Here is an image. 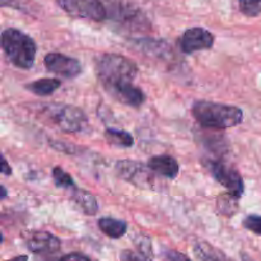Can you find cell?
<instances>
[{"label": "cell", "mask_w": 261, "mask_h": 261, "mask_svg": "<svg viewBox=\"0 0 261 261\" xmlns=\"http://www.w3.org/2000/svg\"><path fill=\"white\" fill-rule=\"evenodd\" d=\"M191 114L205 129L224 130L244 121V112L240 107L212 101L194 102Z\"/></svg>", "instance_id": "6da1fadb"}, {"label": "cell", "mask_w": 261, "mask_h": 261, "mask_svg": "<svg viewBox=\"0 0 261 261\" xmlns=\"http://www.w3.org/2000/svg\"><path fill=\"white\" fill-rule=\"evenodd\" d=\"M2 47L8 60L19 69H31L35 64L37 46L33 38L17 28H5L2 32Z\"/></svg>", "instance_id": "7a4b0ae2"}, {"label": "cell", "mask_w": 261, "mask_h": 261, "mask_svg": "<svg viewBox=\"0 0 261 261\" xmlns=\"http://www.w3.org/2000/svg\"><path fill=\"white\" fill-rule=\"evenodd\" d=\"M96 73L105 88L111 84L134 82L138 65L119 54H102L96 59Z\"/></svg>", "instance_id": "3957f363"}, {"label": "cell", "mask_w": 261, "mask_h": 261, "mask_svg": "<svg viewBox=\"0 0 261 261\" xmlns=\"http://www.w3.org/2000/svg\"><path fill=\"white\" fill-rule=\"evenodd\" d=\"M42 119L64 133L83 132L88 125V117L79 107L66 103H43L40 106Z\"/></svg>", "instance_id": "277c9868"}, {"label": "cell", "mask_w": 261, "mask_h": 261, "mask_svg": "<svg viewBox=\"0 0 261 261\" xmlns=\"http://www.w3.org/2000/svg\"><path fill=\"white\" fill-rule=\"evenodd\" d=\"M115 172L126 182L132 184L135 188L142 190L154 191L158 189L157 173L150 170L149 166H145L138 161L120 160L115 165Z\"/></svg>", "instance_id": "5b68a950"}, {"label": "cell", "mask_w": 261, "mask_h": 261, "mask_svg": "<svg viewBox=\"0 0 261 261\" xmlns=\"http://www.w3.org/2000/svg\"><path fill=\"white\" fill-rule=\"evenodd\" d=\"M107 9V18L115 20L122 27L129 30H148L149 28V20L147 19L144 13L125 0H114L109 2Z\"/></svg>", "instance_id": "8992f818"}, {"label": "cell", "mask_w": 261, "mask_h": 261, "mask_svg": "<svg viewBox=\"0 0 261 261\" xmlns=\"http://www.w3.org/2000/svg\"><path fill=\"white\" fill-rule=\"evenodd\" d=\"M205 167L212 173L214 178L227 189L229 193L234 194L236 196L241 198L245 191V184L242 176L239 171L232 166L217 160H208L205 162Z\"/></svg>", "instance_id": "52a82bcc"}, {"label": "cell", "mask_w": 261, "mask_h": 261, "mask_svg": "<svg viewBox=\"0 0 261 261\" xmlns=\"http://www.w3.org/2000/svg\"><path fill=\"white\" fill-rule=\"evenodd\" d=\"M59 7L71 17L101 22L107 18V9L101 0H56Z\"/></svg>", "instance_id": "ba28073f"}, {"label": "cell", "mask_w": 261, "mask_h": 261, "mask_svg": "<svg viewBox=\"0 0 261 261\" xmlns=\"http://www.w3.org/2000/svg\"><path fill=\"white\" fill-rule=\"evenodd\" d=\"M46 69L65 79H74L82 73V65L76 59L60 53H50L43 59Z\"/></svg>", "instance_id": "9c48e42d"}, {"label": "cell", "mask_w": 261, "mask_h": 261, "mask_svg": "<svg viewBox=\"0 0 261 261\" xmlns=\"http://www.w3.org/2000/svg\"><path fill=\"white\" fill-rule=\"evenodd\" d=\"M214 45V36L203 27H191L180 38V48L184 54L209 50Z\"/></svg>", "instance_id": "30bf717a"}, {"label": "cell", "mask_w": 261, "mask_h": 261, "mask_svg": "<svg viewBox=\"0 0 261 261\" xmlns=\"http://www.w3.org/2000/svg\"><path fill=\"white\" fill-rule=\"evenodd\" d=\"M107 92L114 97L116 101L126 105V106L139 109L145 101V93L139 88L134 86L133 82H124V83L111 84L109 87H105Z\"/></svg>", "instance_id": "8fae6325"}, {"label": "cell", "mask_w": 261, "mask_h": 261, "mask_svg": "<svg viewBox=\"0 0 261 261\" xmlns=\"http://www.w3.org/2000/svg\"><path fill=\"white\" fill-rule=\"evenodd\" d=\"M25 245L31 252L37 255L55 254L60 250V240L46 231H32L25 237Z\"/></svg>", "instance_id": "7c38bea8"}, {"label": "cell", "mask_w": 261, "mask_h": 261, "mask_svg": "<svg viewBox=\"0 0 261 261\" xmlns=\"http://www.w3.org/2000/svg\"><path fill=\"white\" fill-rule=\"evenodd\" d=\"M148 166L153 172L168 180H175L180 173V165L172 155L160 154L150 157L148 161Z\"/></svg>", "instance_id": "4fadbf2b"}, {"label": "cell", "mask_w": 261, "mask_h": 261, "mask_svg": "<svg viewBox=\"0 0 261 261\" xmlns=\"http://www.w3.org/2000/svg\"><path fill=\"white\" fill-rule=\"evenodd\" d=\"M71 195L70 199L84 214L87 216H94V214L98 212V203H97V199L94 198V195H92L91 193H88L87 190L79 188H73L71 189Z\"/></svg>", "instance_id": "5bb4252c"}, {"label": "cell", "mask_w": 261, "mask_h": 261, "mask_svg": "<svg viewBox=\"0 0 261 261\" xmlns=\"http://www.w3.org/2000/svg\"><path fill=\"white\" fill-rule=\"evenodd\" d=\"M138 47L142 48L147 55L154 56V58H163L167 59L172 55V50L171 46L168 45L166 41L162 40H145V38H140L137 41Z\"/></svg>", "instance_id": "9a60e30c"}, {"label": "cell", "mask_w": 261, "mask_h": 261, "mask_svg": "<svg viewBox=\"0 0 261 261\" xmlns=\"http://www.w3.org/2000/svg\"><path fill=\"white\" fill-rule=\"evenodd\" d=\"M98 228L110 239H120L127 231V224L121 219L111 218V217H102L98 219Z\"/></svg>", "instance_id": "2e32d148"}, {"label": "cell", "mask_w": 261, "mask_h": 261, "mask_svg": "<svg viewBox=\"0 0 261 261\" xmlns=\"http://www.w3.org/2000/svg\"><path fill=\"white\" fill-rule=\"evenodd\" d=\"M60 86L61 82L59 79L42 78L25 84V89H28L31 93L36 94L38 97H47L51 96L54 92H56V89Z\"/></svg>", "instance_id": "e0dca14e"}, {"label": "cell", "mask_w": 261, "mask_h": 261, "mask_svg": "<svg viewBox=\"0 0 261 261\" xmlns=\"http://www.w3.org/2000/svg\"><path fill=\"white\" fill-rule=\"evenodd\" d=\"M105 139L107 143L115 147L120 148H130L134 145V138L130 133L125 132V130L114 129V127H107L105 130Z\"/></svg>", "instance_id": "ac0fdd59"}, {"label": "cell", "mask_w": 261, "mask_h": 261, "mask_svg": "<svg viewBox=\"0 0 261 261\" xmlns=\"http://www.w3.org/2000/svg\"><path fill=\"white\" fill-rule=\"evenodd\" d=\"M241 198L236 196L232 193H226L222 194L221 196H218L217 199V209L221 214L226 217L233 216L234 213H237L239 211V200Z\"/></svg>", "instance_id": "d6986e66"}, {"label": "cell", "mask_w": 261, "mask_h": 261, "mask_svg": "<svg viewBox=\"0 0 261 261\" xmlns=\"http://www.w3.org/2000/svg\"><path fill=\"white\" fill-rule=\"evenodd\" d=\"M194 254L200 261H223L221 252L214 249L208 242H198L194 246Z\"/></svg>", "instance_id": "ffe728a7"}, {"label": "cell", "mask_w": 261, "mask_h": 261, "mask_svg": "<svg viewBox=\"0 0 261 261\" xmlns=\"http://www.w3.org/2000/svg\"><path fill=\"white\" fill-rule=\"evenodd\" d=\"M53 178L54 182H55V185L58 186V188L65 189V190H71L73 188H75L73 177H71L66 171H64L61 167L53 168Z\"/></svg>", "instance_id": "44dd1931"}, {"label": "cell", "mask_w": 261, "mask_h": 261, "mask_svg": "<svg viewBox=\"0 0 261 261\" xmlns=\"http://www.w3.org/2000/svg\"><path fill=\"white\" fill-rule=\"evenodd\" d=\"M239 7L246 17H257L261 14V0H239Z\"/></svg>", "instance_id": "7402d4cb"}, {"label": "cell", "mask_w": 261, "mask_h": 261, "mask_svg": "<svg viewBox=\"0 0 261 261\" xmlns=\"http://www.w3.org/2000/svg\"><path fill=\"white\" fill-rule=\"evenodd\" d=\"M242 226L246 229L251 231L252 233L261 236V216L259 214H250L242 222Z\"/></svg>", "instance_id": "603a6c76"}, {"label": "cell", "mask_w": 261, "mask_h": 261, "mask_svg": "<svg viewBox=\"0 0 261 261\" xmlns=\"http://www.w3.org/2000/svg\"><path fill=\"white\" fill-rule=\"evenodd\" d=\"M50 145L53 148H55L56 150L63 153H68V154H75L76 147L73 144H66L63 142H50Z\"/></svg>", "instance_id": "cb8c5ba5"}, {"label": "cell", "mask_w": 261, "mask_h": 261, "mask_svg": "<svg viewBox=\"0 0 261 261\" xmlns=\"http://www.w3.org/2000/svg\"><path fill=\"white\" fill-rule=\"evenodd\" d=\"M137 246L139 247L144 256H150L152 255V247H150V241L148 237L140 236L139 241H137Z\"/></svg>", "instance_id": "d4e9b609"}, {"label": "cell", "mask_w": 261, "mask_h": 261, "mask_svg": "<svg viewBox=\"0 0 261 261\" xmlns=\"http://www.w3.org/2000/svg\"><path fill=\"white\" fill-rule=\"evenodd\" d=\"M121 261H149L148 257H145L144 255L137 254V252H133L130 250H125L121 252Z\"/></svg>", "instance_id": "484cf974"}, {"label": "cell", "mask_w": 261, "mask_h": 261, "mask_svg": "<svg viewBox=\"0 0 261 261\" xmlns=\"http://www.w3.org/2000/svg\"><path fill=\"white\" fill-rule=\"evenodd\" d=\"M59 261H91L86 255L78 254V252H73V254H68L65 256L61 257Z\"/></svg>", "instance_id": "4316f807"}, {"label": "cell", "mask_w": 261, "mask_h": 261, "mask_svg": "<svg viewBox=\"0 0 261 261\" xmlns=\"http://www.w3.org/2000/svg\"><path fill=\"white\" fill-rule=\"evenodd\" d=\"M167 259L168 261H191L186 255L181 254L178 251H173V250L167 252Z\"/></svg>", "instance_id": "83f0119b"}, {"label": "cell", "mask_w": 261, "mask_h": 261, "mask_svg": "<svg viewBox=\"0 0 261 261\" xmlns=\"http://www.w3.org/2000/svg\"><path fill=\"white\" fill-rule=\"evenodd\" d=\"M2 7H9V8H14V9H19V10H24L23 9V5L19 0H2Z\"/></svg>", "instance_id": "f1b7e54d"}, {"label": "cell", "mask_w": 261, "mask_h": 261, "mask_svg": "<svg viewBox=\"0 0 261 261\" xmlns=\"http://www.w3.org/2000/svg\"><path fill=\"white\" fill-rule=\"evenodd\" d=\"M0 171H2L3 175H5V176L12 175V167L8 165V161L5 160L4 155L2 157V168H0Z\"/></svg>", "instance_id": "f546056e"}, {"label": "cell", "mask_w": 261, "mask_h": 261, "mask_svg": "<svg viewBox=\"0 0 261 261\" xmlns=\"http://www.w3.org/2000/svg\"><path fill=\"white\" fill-rule=\"evenodd\" d=\"M5 261H28V257L25 255H20V256H15L10 260H5Z\"/></svg>", "instance_id": "4dcf8cb0"}, {"label": "cell", "mask_w": 261, "mask_h": 261, "mask_svg": "<svg viewBox=\"0 0 261 261\" xmlns=\"http://www.w3.org/2000/svg\"><path fill=\"white\" fill-rule=\"evenodd\" d=\"M2 200L3 199H5L7 198V195H8V193H7V189H5V186H2Z\"/></svg>", "instance_id": "1f68e13d"}]
</instances>
